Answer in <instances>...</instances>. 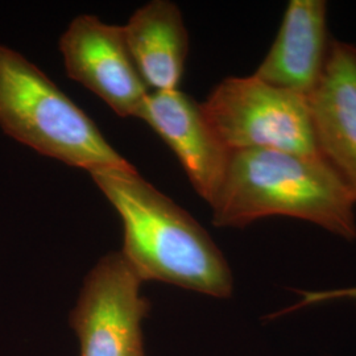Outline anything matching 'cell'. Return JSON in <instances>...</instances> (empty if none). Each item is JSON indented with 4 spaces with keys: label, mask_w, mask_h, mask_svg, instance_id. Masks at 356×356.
Here are the masks:
<instances>
[{
    "label": "cell",
    "mask_w": 356,
    "mask_h": 356,
    "mask_svg": "<svg viewBox=\"0 0 356 356\" xmlns=\"http://www.w3.org/2000/svg\"><path fill=\"white\" fill-rule=\"evenodd\" d=\"M123 225L120 254L141 281H160L218 298L232 293L231 269L209 232L132 166L88 170Z\"/></svg>",
    "instance_id": "cell-1"
},
{
    "label": "cell",
    "mask_w": 356,
    "mask_h": 356,
    "mask_svg": "<svg viewBox=\"0 0 356 356\" xmlns=\"http://www.w3.org/2000/svg\"><path fill=\"white\" fill-rule=\"evenodd\" d=\"M216 227L243 229L259 219L288 216L356 239L355 200L321 156L232 151L223 182L210 204Z\"/></svg>",
    "instance_id": "cell-2"
},
{
    "label": "cell",
    "mask_w": 356,
    "mask_h": 356,
    "mask_svg": "<svg viewBox=\"0 0 356 356\" xmlns=\"http://www.w3.org/2000/svg\"><path fill=\"white\" fill-rule=\"evenodd\" d=\"M0 127L66 165L132 166L97 124L23 54L0 45Z\"/></svg>",
    "instance_id": "cell-3"
},
{
    "label": "cell",
    "mask_w": 356,
    "mask_h": 356,
    "mask_svg": "<svg viewBox=\"0 0 356 356\" xmlns=\"http://www.w3.org/2000/svg\"><path fill=\"white\" fill-rule=\"evenodd\" d=\"M229 151L272 149L319 156L307 98L250 76H227L201 102Z\"/></svg>",
    "instance_id": "cell-4"
},
{
    "label": "cell",
    "mask_w": 356,
    "mask_h": 356,
    "mask_svg": "<svg viewBox=\"0 0 356 356\" xmlns=\"http://www.w3.org/2000/svg\"><path fill=\"white\" fill-rule=\"evenodd\" d=\"M141 284L120 251L103 256L90 270L69 319L79 356H145L141 322L149 301Z\"/></svg>",
    "instance_id": "cell-5"
},
{
    "label": "cell",
    "mask_w": 356,
    "mask_h": 356,
    "mask_svg": "<svg viewBox=\"0 0 356 356\" xmlns=\"http://www.w3.org/2000/svg\"><path fill=\"white\" fill-rule=\"evenodd\" d=\"M58 49L67 76L98 95L119 116L139 118L151 91L134 63L123 26L79 15L61 35Z\"/></svg>",
    "instance_id": "cell-6"
},
{
    "label": "cell",
    "mask_w": 356,
    "mask_h": 356,
    "mask_svg": "<svg viewBox=\"0 0 356 356\" xmlns=\"http://www.w3.org/2000/svg\"><path fill=\"white\" fill-rule=\"evenodd\" d=\"M139 119L177 156L198 195L213 204L226 175L231 151L211 127L201 103L179 90L151 91Z\"/></svg>",
    "instance_id": "cell-7"
},
{
    "label": "cell",
    "mask_w": 356,
    "mask_h": 356,
    "mask_svg": "<svg viewBox=\"0 0 356 356\" xmlns=\"http://www.w3.org/2000/svg\"><path fill=\"white\" fill-rule=\"evenodd\" d=\"M318 154L356 202V47L331 40L317 88L307 97Z\"/></svg>",
    "instance_id": "cell-8"
},
{
    "label": "cell",
    "mask_w": 356,
    "mask_h": 356,
    "mask_svg": "<svg viewBox=\"0 0 356 356\" xmlns=\"http://www.w3.org/2000/svg\"><path fill=\"white\" fill-rule=\"evenodd\" d=\"M331 40L323 0H291L277 36L252 76L309 97L323 74Z\"/></svg>",
    "instance_id": "cell-9"
},
{
    "label": "cell",
    "mask_w": 356,
    "mask_h": 356,
    "mask_svg": "<svg viewBox=\"0 0 356 356\" xmlns=\"http://www.w3.org/2000/svg\"><path fill=\"white\" fill-rule=\"evenodd\" d=\"M123 31L149 91L178 90L188 58L189 35L177 4L152 0L131 15Z\"/></svg>",
    "instance_id": "cell-10"
},
{
    "label": "cell",
    "mask_w": 356,
    "mask_h": 356,
    "mask_svg": "<svg viewBox=\"0 0 356 356\" xmlns=\"http://www.w3.org/2000/svg\"><path fill=\"white\" fill-rule=\"evenodd\" d=\"M301 296V300L297 305L291 306L284 310V313H289L298 310L301 307L309 305H317L323 302H330L335 300H351L356 302V286L353 288H344V289H332V291H316V292H307L300 291L297 292Z\"/></svg>",
    "instance_id": "cell-11"
}]
</instances>
